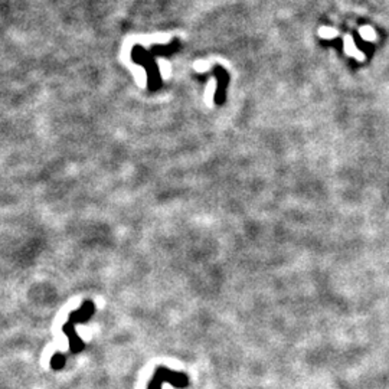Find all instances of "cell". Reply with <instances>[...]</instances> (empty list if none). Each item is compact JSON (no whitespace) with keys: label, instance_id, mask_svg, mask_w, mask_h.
Listing matches in <instances>:
<instances>
[{"label":"cell","instance_id":"cell-1","mask_svg":"<svg viewBox=\"0 0 389 389\" xmlns=\"http://www.w3.org/2000/svg\"><path fill=\"white\" fill-rule=\"evenodd\" d=\"M94 311H95V304L92 303L91 300H85L80 309L72 311V313L69 314V320L64 324L62 330L68 336L69 350H71L72 353H80L81 350L85 347L84 342L81 340L80 336L77 334L75 326H77L78 323H84V321L90 320V317L94 314Z\"/></svg>","mask_w":389,"mask_h":389},{"label":"cell","instance_id":"cell-2","mask_svg":"<svg viewBox=\"0 0 389 389\" xmlns=\"http://www.w3.org/2000/svg\"><path fill=\"white\" fill-rule=\"evenodd\" d=\"M131 58H133V61L136 64L146 68V72H147V88H149L150 91L159 90L161 85V78L160 72H159V67L156 64L153 52L146 51L141 45H136L133 48V51H131Z\"/></svg>","mask_w":389,"mask_h":389},{"label":"cell","instance_id":"cell-3","mask_svg":"<svg viewBox=\"0 0 389 389\" xmlns=\"http://www.w3.org/2000/svg\"><path fill=\"white\" fill-rule=\"evenodd\" d=\"M163 382H170V383H176V385H184L186 383V378L182 375H176L170 372L166 367H159L154 373V378L151 379L150 382L149 389H160V385Z\"/></svg>","mask_w":389,"mask_h":389},{"label":"cell","instance_id":"cell-4","mask_svg":"<svg viewBox=\"0 0 389 389\" xmlns=\"http://www.w3.org/2000/svg\"><path fill=\"white\" fill-rule=\"evenodd\" d=\"M51 366L55 370H61L62 367L65 366V356L61 353H55L51 359Z\"/></svg>","mask_w":389,"mask_h":389},{"label":"cell","instance_id":"cell-5","mask_svg":"<svg viewBox=\"0 0 389 389\" xmlns=\"http://www.w3.org/2000/svg\"><path fill=\"white\" fill-rule=\"evenodd\" d=\"M344 48H346V52L347 54H350V55H356V48H355V44H353V39L352 38H346L344 39Z\"/></svg>","mask_w":389,"mask_h":389},{"label":"cell","instance_id":"cell-6","mask_svg":"<svg viewBox=\"0 0 389 389\" xmlns=\"http://www.w3.org/2000/svg\"><path fill=\"white\" fill-rule=\"evenodd\" d=\"M360 35L366 39V41H372L373 38H375V34H373V31L370 29V28H363V29H360Z\"/></svg>","mask_w":389,"mask_h":389},{"label":"cell","instance_id":"cell-7","mask_svg":"<svg viewBox=\"0 0 389 389\" xmlns=\"http://www.w3.org/2000/svg\"><path fill=\"white\" fill-rule=\"evenodd\" d=\"M320 35L323 38H333V36H336V31L332 28H321Z\"/></svg>","mask_w":389,"mask_h":389}]
</instances>
